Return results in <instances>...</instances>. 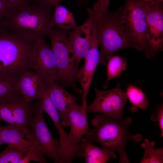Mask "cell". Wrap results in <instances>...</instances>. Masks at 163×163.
<instances>
[{"label": "cell", "instance_id": "d6986e66", "mask_svg": "<svg viewBox=\"0 0 163 163\" xmlns=\"http://www.w3.org/2000/svg\"><path fill=\"white\" fill-rule=\"evenodd\" d=\"M79 144L83 147L86 163H105L111 158H117L114 152L94 145L85 137L82 139Z\"/></svg>", "mask_w": 163, "mask_h": 163}, {"label": "cell", "instance_id": "8fae6325", "mask_svg": "<svg viewBox=\"0 0 163 163\" xmlns=\"http://www.w3.org/2000/svg\"><path fill=\"white\" fill-rule=\"evenodd\" d=\"M146 6L147 48L144 54L147 59H151L163 50V1Z\"/></svg>", "mask_w": 163, "mask_h": 163}, {"label": "cell", "instance_id": "ba28073f", "mask_svg": "<svg viewBox=\"0 0 163 163\" xmlns=\"http://www.w3.org/2000/svg\"><path fill=\"white\" fill-rule=\"evenodd\" d=\"M35 105L19 94L11 96L0 102V121L17 127L31 138L29 127Z\"/></svg>", "mask_w": 163, "mask_h": 163}, {"label": "cell", "instance_id": "7a4b0ae2", "mask_svg": "<svg viewBox=\"0 0 163 163\" xmlns=\"http://www.w3.org/2000/svg\"><path fill=\"white\" fill-rule=\"evenodd\" d=\"M94 115L91 122L94 128H89L85 137L91 143H98L102 147L117 153L119 163H129L125 151L127 143L130 140L139 142L143 139L140 134L133 135L129 132L128 126L132 119L120 120L101 113Z\"/></svg>", "mask_w": 163, "mask_h": 163}, {"label": "cell", "instance_id": "44dd1931", "mask_svg": "<svg viewBox=\"0 0 163 163\" xmlns=\"http://www.w3.org/2000/svg\"><path fill=\"white\" fill-rule=\"evenodd\" d=\"M106 65L107 80L103 86L104 89L107 87L110 80L120 77L122 72L126 70L127 62L119 54H113L107 58Z\"/></svg>", "mask_w": 163, "mask_h": 163}, {"label": "cell", "instance_id": "7402d4cb", "mask_svg": "<svg viewBox=\"0 0 163 163\" xmlns=\"http://www.w3.org/2000/svg\"><path fill=\"white\" fill-rule=\"evenodd\" d=\"M127 99L132 104L130 110L135 112L139 109L144 110L149 106L148 98L141 88L133 84L128 85L125 92Z\"/></svg>", "mask_w": 163, "mask_h": 163}, {"label": "cell", "instance_id": "ac0fdd59", "mask_svg": "<svg viewBox=\"0 0 163 163\" xmlns=\"http://www.w3.org/2000/svg\"><path fill=\"white\" fill-rule=\"evenodd\" d=\"M68 120L70 127L68 134L69 139L73 143L79 144L89 129L87 112L83 110L82 105L76 103L69 111Z\"/></svg>", "mask_w": 163, "mask_h": 163}, {"label": "cell", "instance_id": "4fadbf2b", "mask_svg": "<svg viewBox=\"0 0 163 163\" xmlns=\"http://www.w3.org/2000/svg\"><path fill=\"white\" fill-rule=\"evenodd\" d=\"M90 48L84 58L83 66L78 69L76 78L82 89V99L83 109L86 111L87 95L95 71L99 64L100 58L98 44L94 31H90Z\"/></svg>", "mask_w": 163, "mask_h": 163}, {"label": "cell", "instance_id": "d6a6232c", "mask_svg": "<svg viewBox=\"0 0 163 163\" xmlns=\"http://www.w3.org/2000/svg\"><path fill=\"white\" fill-rule=\"evenodd\" d=\"M2 27V25L1 22L0 21V29Z\"/></svg>", "mask_w": 163, "mask_h": 163}, {"label": "cell", "instance_id": "f1b7e54d", "mask_svg": "<svg viewBox=\"0 0 163 163\" xmlns=\"http://www.w3.org/2000/svg\"><path fill=\"white\" fill-rule=\"evenodd\" d=\"M64 0H32L33 3L38 4L46 6L53 7L54 5L59 3ZM82 6H84L87 3L88 0H77Z\"/></svg>", "mask_w": 163, "mask_h": 163}, {"label": "cell", "instance_id": "4316f807", "mask_svg": "<svg viewBox=\"0 0 163 163\" xmlns=\"http://www.w3.org/2000/svg\"><path fill=\"white\" fill-rule=\"evenodd\" d=\"M151 121H158L161 130V135L163 137V104H159L153 111L150 117Z\"/></svg>", "mask_w": 163, "mask_h": 163}, {"label": "cell", "instance_id": "9a60e30c", "mask_svg": "<svg viewBox=\"0 0 163 163\" xmlns=\"http://www.w3.org/2000/svg\"><path fill=\"white\" fill-rule=\"evenodd\" d=\"M70 47L75 57V67L76 73L81 60L85 58L90 48V31L85 22L81 26L66 31Z\"/></svg>", "mask_w": 163, "mask_h": 163}, {"label": "cell", "instance_id": "277c9868", "mask_svg": "<svg viewBox=\"0 0 163 163\" xmlns=\"http://www.w3.org/2000/svg\"><path fill=\"white\" fill-rule=\"evenodd\" d=\"M35 42L3 26L0 29V76L18 78L32 70Z\"/></svg>", "mask_w": 163, "mask_h": 163}, {"label": "cell", "instance_id": "3957f363", "mask_svg": "<svg viewBox=\"0 0 163 163\" xmlns=\"http://www.w3.org/2000/svg\"><path fill=\"white\" fill-rule=\"evenodd\" d=\"M54 7L33 3L22 10L9 13L1 22L2 26L31 42L44 38L54 27Z\"/></svg>", "mask_w": 163, "mask_h": 163}, {"label": "cell", "instance_id": "7c38bea8", "mask_svg": "<svg viewBox=\"0 0 163 163\" xmlns=\"http://www.w3.org/2000/svg\"><path fill=\"white\" fill-rule=\"evenodd\" d=\"M32 70L46 83L57 82V70L55 57L44 38L35 42Z\"/></svg>", "mask_w": 163, "mask_h": 163}, {"label": "cell", "instance_id": "484cf974", "mask_svg": "<svg viewBox=\"0 0 163 163\" xmlns=\"http://www.w3.org/2000/svg\"><path fill=\"white\" fill-rule=\"evenodd\" d=\"M9 13L20 11L28 6L32 0H4Z\"/></svg>", "mask_w": 163, "mask_h": 163}, {"label": "cell", "instance_id": "5bb4252c", "mask_svg": "<svg viewBox=\"0 0 163 163\" xmlns=\"http://www.w3.org/2000/svg\"><path fill=\"white\" fill-rule=\"evenodd\" d=\"M49 96L56 108L63 126H69L68 114L78 98L68 92L56 82L46 83Z\"/></svg>", "mask_w": 163, "mask_h": 163}, {"label": "cell", "instance_id": "603a6c76", "mask_svg": "<svg viewBox=\"0 0 163 163\" xmlns=\"http://www.w3.org/2000/svg\"><path fill=\"white\" fill-rule=\"evenodd\" d=\"M155 142L145 139L141 144L144 153L140 163H163V148L155 149Z\"/></svg>", "mask_w": 163, "mask_h": 163}, {"label": "cell", "instance_id": "d4e9b609", "mask_svg": "<svg viewBox=\"0 0 163 163\" xmlns=\"http://www.w3.org/2000/svg\"><path fill=\"white\" fill-rule=\"evenodd\" d=\"M18 79L0 76V102L13 95L20 94L17 88Z\"/></svg>", "mask_w": 163, "mask_h": 163}, {"label": "cell", "instance_id": "8992f818", "mask_svg": "<svg viewBox=\"0 0 163 163\" xmlns=\"http://www.w3.org/2000/svg\"><path fill=\"white\" fill-rule=\"evenodd\" d=\"M113 13L128 38L145 54L147 48L146 6L137 0H126L125 4Z\"/></svg>", "mask_w": 163, "mask_h": 163}, {"label": "cell", "instance_id": "2e32d148", "mask_svg": "<svg viewBox=\"0 0 163 163\" xmlns=\"http://www.w3.org/2000/svg\"><path fill=\"white\" fill-rule=\"evenodd\" d=\"M0 136L2 145L4 144L18 146L26 150L35 152L43 163L47 162L44 155L30 136L17 127L10 124L5 126H0Z\"/></svg>", "mask_w": 163, "mask_h": 163}, {"label": "cell", "instance_id": "83f0119b", "mask_svg": "<svg viewBox=\"0 0 163 163\" xmlns=\"http://www.w3.org/2000/svg\"><path fill=\"white\" fill-rule=\"evenodd\" d=\"M32 161L43 163L38 155L34 152L31 151H27L18 163H28Z\"/></svg>", "mask_w": 163, "mask_h": 163}, {"label": "cell", "instance_id": "5b68a950", "mask_svg": "<svg viewBox=\"0 0 163 163\" xmlns=\"http://www.w3.org/2000/svg\"><path fill=\"white\" fill-rule=\"evenodd\" d=\"M47 36L50 40L51 49L56 60L57 82L64 87L71 88L77 93L81 94L82 90L76 85L75 57L69 44L67 31L55 27L50 30Z\"/></svg>", "mask_w": 163, "mask_h": 163}, {"label": "cell", "instance_id": "6da1fadb", "mask_svg": "<svg viewBox=\"0 0 163 163\" xmlns=\"http://www.w3.org/2000/svg\"><path fill=\"white\" fill-rule=\"evenodd\" d=\"M109 0H98L92 8L87 9L86 20L94 30L100 46L99 64L105 66L107 58L125 48L138 50L121 28L113 12L109 11Z\"/></svg>", "mask_w": 163, "mask_h": 163}, {"label": "cell", "instance_id": "cb8c5ba5", "mask_svg": "<svg viewBox=\"0 0 163 163\" xmlns=\"http://www.w3.org/2000/svg\"><path fill=\"white\" fill-rule=\"evenodd\" d=\"M27 151L20 147L8 144L0 153V163H18Z\"/></svg>", "mask_w": 163, "mask_h": 163}, {"label": "cell", "instance_id": "52a82bcc", "mask_svg": "<svg viewBox=\"0 0 163 163\" xmlns=\"http://www.w3.org/2000/svg\"><path fill=\"white\" fill-rule=\"evenodd\" d=\"M35 103L33 117L30 124L29 132L41 152L51 158L54 163H59L61 152L59 141L52 136L45 121L43 110L39 99Z\"/></svg>", "mask_w": 163, "mask_h": 163}, {"label": "cell", "instance_id": "ffe728a7", "mask_svg": "<svg viewBox=\"0 0 163 163\" xmlns=\"http://www.w3.org/2000/svg\"><path fill=\"white\" fill-rule=\"evenodd\" d=\"M53 22L54 27L66 31L72 30L78 27L73 13L59 3L54 6Z\"/></svg>", "mask_w": 163, "mask_h": 163}, {"label": "cell", "instance_id": "4dcf8cb0", "mask_svg": "<svg viewBox=\"0 0 163 163\" xmlns=\"http://www.w3.org/2000/svg\"><path fill=\"white\" fill-rule=\"evenodd\" d=\"M145 6L152 5L156 3L163 1V0H137Z\"/></svg>", "mask_w": 163, "mask_h": 163}, {"label": "cell", "instance_id": "f546056e", "mask_svg": "<svg viewBox=\"0 0 163 163\" xmlns=\"http://www.w3.org/2000/svg\"><path fill=\"white\" fill-rule=\"evenodd\" d=\"M9 14V10L4 0H0V21L4 19Z\"/></svg>", "mask_w": 163, "mask_h": 163}, {"label": "cell", "instance_id": "30bf717a", "mask_svg": "<svg viewBox=\"0 0 163 163\" xmlns=\"http://www.w3.org/2000/svg\"><path fill=\"white\" fill-rule=\"evenodd\" d=\"M40 101L43 111L51 118L59 133L61 152L59 163H71L76 157H84L83 147L79 144L73 143L70 140L68 134L62 127L57 110L48 93H43L40 97Z\"/></svg>", "mask_w": 163, "mask_h": 163}, {"label": "cell", "instance_id": "e0dca14e", "mask_svg": "<svg viewBox=\"0 0 163 163\" xmlns=\"http://www.w3.org/2000/svg\"><path fill=\"white\" fill-rule=\"evenodd\" d=\"M46 84L35 72L30 70L19 76L17 85L20 94L27 101L32 102L39 98Z\"/></svg>", "mask_w": 163, "mask_h": 163}, {"label": "cell", "instance_id": "9c48e42d", "mask_svg": "<svg viewBox=\"0 0 163 163\" xmlns=\"http://www.w3.org/2000/svg\"><path fill=\"white\" fill-rule=\"evenodd\" d=\"M120 85L118 82L115 88L106 91L95 88V97L92 103L87 106V113H99L123 119V111L127 99L125 91L121 89Z\"/></svg>", "mask_w": 163, "mask_h": 163}, {"label": "cell", "instance_id": "1f68e13d", "mask_svg": "<svg viewBox=\"0 0 163 163\" xmlns=\"http://www.w3.org/2000/svg\"><path fill=\"white\" fill-rule=\"evenodd\" d=\"M2 145V142L1 139V138L0 136V146L1 145Z\"/></svg>", "mask_w": 163, "mask_h": 163}]
</instances>
